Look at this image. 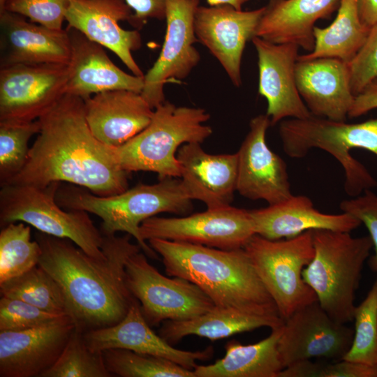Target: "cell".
Here are the masks:
<instances>
[{
  "mask_svg": "<svg viewBox=\"0 0 377 377\" xmlns=\"http://www.w3.org/2000/svg\"><path fill=\"white\" fill-rule=\"evenodd\" d=\"M56 199L62 207L83 210L98 216L102 220L101 230L103 234H129L152 258H157V253L142 239L141 223L163 212L185 214L190 210L192 200L178 177L161 179L154 184H139L108 196L97 195L75 187H59Z\"/></svg>",
  "mask_w": 377,
  "mask_h": 377,
  "instance_id": "277c9868",
  "label": "cell"
},
{
  "mask_svg": "<svg viewBox=\"0 0 377 377\" xmlns=\"http://www.w3.org/2000/svg\"><path fill=\"white\" fill-rule=\"evenodd\" d=\"M252 43L258 54V93L267 102L266 114L271 126L286 118L304 119L311 113L302 100L295 79L299 46L275 44L254 36Z\"/></svg>",
  "mask_w": 377,
  "mask_h": 377,
  "instance_id": "d6986e66",
  "label": "cell"
},
{
  "mask_svg": "<svg viewBox=\"0 0 377 377\" xmlns=\"http://www.w3.org/2000/svg\"><path fill=\"white\" fill-rule=\"evenodd\" d=\"M377 108V80L371 82L355 96L348 117L355 118Z\"/></svg>",
  "mask_w": 377,
  "mask_h": 377,
  "instance_id": "7bdbcfd3",
  "label": "cell"
},
{
  "mask_svg": "<svg viewBox=\"0 0 377 377\" xmlns=\"http://www.w3.org/2000/svg\"><path fill=\"white\" fill-rule=\"evenodd\" d=\"M145 241L158 238L221 249L244 248L256 235L249 210L231 205L185 217L152 216L140 226Z\"/></svg>",
  "mask_w": 377,
  "mask_h": 377,
  "instance_id": "8fae6325",
  "label": "cell"
},
{
  "mask_svg": "<svg viewBox=\"0 0 377 377\" xmlns=\"http://www.w3.org/2000/svg\"><path fill=\"white\" fill-rule=\"evenodd\" d=\"M0 293L1 296L24 301L44 311L71 316L61 287L38 265L20 276L1 283Z\"/></svg>",
  "mask_w": 377,
  "mask_h": 377,
  "instance_id": "4dcf8cb0",
  "label": "cell"
},
{
  "mask_svg": "<svg viewBox=\"0 0 377 377\" xmlns=\"http://www.w3.org/2000/svg\"><path fill=\"white\" fill-rule=\"evenodd\" d=\"M7 0H0V11H1L4 7Z\"/></svg>",
  "mask_w": 377,
  "mask_h": 377,
  "instance_id": "bcb514c9",
  "label": "cell"
},
{
  "mask_svg": "<svg viewBox=\"0 0 377 377\" xmlns=\"http://www.w3.org/2000/svg\"><path fill=\"white\" fill-rule=\"evenodd\" d=\"M41 248L32 240L31 228L23 222L10 223L0 232V283L38 265Z\"/></svg>",
  "mask_w": 377,
  "mask_h": 377,
  "instance_id": "1f68e13d",
  "label": "cell"
},
{
  "mask_svg": "<svg viewBox=\"0 0 377 377\" xmlns=\"http://www.w3.org/2000/svg\"><path fill=\"white\" fill-rule=\"evenodd\" d=\"M370 27L360 17L358 0H340L335 20L326 28L314 27L315 47L297 61L337 58L350 64L367 40Z\"/></svg>",
  "mask_w": 377,
  "mask_h": 377,
  "instance_id": "f546056e",
  "label": "cell"
},
{
  "mask_svg": "<svg viewBox=\"0 0 377 377\" xmlns=\"http://www.w3.org/2000/svg\"><path fill=\"white\" fill-rule=\"evenodd\" d=\"M210 118L203 108L176 106L165 101L156 108L150 123L121 146L113 147L121 169L153 172L160 179L180 177L177 153L186 143H202L212 133L205 123Z\"/></svg>",
  "mask_w": 377,
  "mask_h": 377,
  "instance_id": "5b68a950",
  "label": "cell"
},
{
  "mask_svg": "<svg viewBox=\"0 0 377 377\" xmlns=\"http://www.w3.org/2000/svg\"><path fill=\"white\" fill-rule=\"evenodd\" d=\"M133 14L131 24L140 29L149 19H165L166 0H125Z\"/></svg>",
  "mask_w": 377,
  "mask_h": 377,
  "instance_id": "b9f144b4",
  "label": "cell"
},
{
  "mask_svg": "<svg viewBox=\"0 0 377 377\" xmlns=\"http://www.w3.org/2000/svg\"><path fill=\"white\" fill-rule=\"evenodd\" d=\"M270 126L267 114H259L250 121L249 131L237 152V191L250 200H263L274 205L293 193L286 162L266 142Z\"/></svg>",
  "mask_w": 377,
  "mask_h": 377,
  "instance_id": "9a60e30c",
  "label": "cell"
},
{
  "mask_svg": "<svg viewBox=\"0 0 377 377\" xmlns=\"http://www.w3.org/2000/svg\"><path fill=\"white\" fill-rule=\"evenodd\" d=\"M126 274L128 288L150 326L165 320L191 319L215 307L196 285L179 277L163 275L140 251L128 259Z\"/></svg>",
  "mask_w": 377,
  "mask_h": 377,
  "instance_id": "30bf717a",
  "label": "cell"
},
{
  "mask_svg": "<svg viewBox=\"0 0 377 377\" xmlns=\"http://www.w3.org/2000/svg\"><path fill=\"white\" fill-rule=\"evenodd\" d=\"M103 235L105 257L98 259L68 239L36 234L42 251L38 265L58 283L75 327L83 332L117 324L137 300L126 283V264L141 247L129 234Z\"/></svg>",
  "mask_w": 377,
  "mask_h": 377,
  "instance_id": "7a4b0ae2",
  "label": "cell"
},
{
  "mask_svg": "<svg viewBox=\"0 0 377 377\" xmlns=\"http://www.w3.org/2000/svg\"><path fill=\"white\" fill-rule=\"evenodd\" d=\"M103 352L87 345L83 332L75 328L56 362L41 377H111Z\"/></svg>",
  "mask_w": 377,
  "mask_h": 377,
  "instance_id": "836d02e7",
  "label": "cell"
},
{
  "mask_svg": "<svg viewBox=\"0 0 377 377\" xmlns=\"http://www.w3.org/2000/svg\"><path fill=\"white\" fill-rule=\"evenodd\" d=\"M283 323L280 316L255 315L215 306L211 311L191 319L164 321L159 335L171 345L190 335L216 341L262 327L273 329Z\"/></svg>",
  "mask_w": 377,
  "mask_h": 377,
  "instance_id": "f1b7e54d",
  "label": "cell"
},
{
  "mask_svg": "<svg viewBox=\"0 0 377 377\" xmlns=\"http://www.w3.org/2000/svg\"><path fill=\"white\" fill-rule=\"evenodd\" d=\"M339 207L343 212L359 219L369 230L375 251L371 265L377 271V195L371 189H367L363 195L341 201Z\"/></svg>",
  "mask_w": 377,
  "mask_h": 377,
  "instance_id": "60d3db41",
  "label": "cell"
},
{
  "mask_svg": "<svg viewBox=\"0 0 377 377\" xmlns=\"http://www.w3.org/2000/svg\"><path fill=\"white\" fill-rule=\"evenodd\" d=\"M83 336L87 345L94 351L126 349L168 359L190 370L195 369L198 361L207 360L214 353L211 346L198 351L173 347L151 329L138 300L117 324L84 332Z\"/></svg>",
  "mask_w": 377,
  "mask_h": 377,
  "instance_id": "ffe728a7",
  "label": "cell"
},
{
  "mask_svg": "<svg viewBox=\"0 0 377 377\" xmlns=\"http://www.w3.org/2000/svg\"><path fill=\"white\" fill-rule=\"evenodd\" d=\"M71 0H7L3 10L23 15L32 22L53 29L62 24ZM0 11V12H1Z\"/></svg>",
  "mask_w": 377,
  "mask_h": 377,
  "instance_id": "74e56055",
  "label": "cell"
},
{
  "mask_svg": "<svg viewBox=\"0 0 377 377\" xmlns=\"http://www.w3.org/2000/svg\"><path fill=\"white\" fill-rule=\"evenodd\" d=\"M148 242L161 256L169 276L196 285L216 306L280 316L244 248L221 249L158 238Z\"/></svg>",
  "mask_w": 377,
  "mask_h": 377,
  "instance_id": "3957f363",
  "label": "cell"
},
{
  "mask_svg": "<svg viewBox=\"0 0 377 377\" xmlns=\"http://www.w3.org/2000/svg\"><path fill=\"white\" fill-rule=\"evenodd\" d=\"M68 31L71 46L66 94L86 99L108 90L126 89L141 93L144 76L128 74L117 67L104 47L78 30Z\"/></svg>",
  "mask_w": 377,
  "mask_h": 377,
  "instance_id": "d4e9b609",
  "label": "cell"
},
{
  "mask_svg": "<svg viewBox=\"0 0 377 377\" xmlns=\"http://www.w3.org/2000/svg\"><path fill=\"white\" fill-rule=\"evenodd\" d=\"M351 346L343 360L377 366V278L365 299L355 306Z\"/></svg>",
  "mask_w": 377,
  "mask_h": 377,
  "instance_id": "d590c367",
  "label": "cell"
},
{
  "mask_svg": "<svg viewBox=\"0 0 377 377\" xmlns=\"http://www.w3.org/2000/svg\"><path fill=\"white\" fill-rule=\"evenodd\" d=\"M264 11L265 6L244 11L230 5L199 6L196 9L198 41L219 61L236 87L242 84L241 61L246 44L255 36Z\"/></svg>",
  "mask_w": 377,
  "mask_h": 377,
  "instance_id": "2e32d148",
  "label": "cell"
},
{
  "mask_svg": "<svg viewBox=\"0 0 377 377\" xmlns=\"http://www.w3.org/2000/svg\"><path fill=\"white\" fill-rule=\"evenodd\" d=\"M38 120L0 121V183L7 184L26 165L29 141L39 133Z\"/></svg>",
  "mask_w": 377,
  "mask_h": 377,
  "instance_id": "e575fe53",
  "label": "cell"
},
{
  "mask_svg": "<svg viewBox=\"0 0 377 377\" xmlns=\"http://www.w3.org/2000/svg\"><path fill=\"white\" fill-rule=\"evenodd\" d=\"M249 214L255 233L272 240L293 237L315 229L350 232L362 223L346 212L323 213L314 207L309 197L302 195H293L281 202L249 210Z\"/></svg>",
  "mask_w": 377,
  "mask_h": 377,
  "instance_id": "484cf974",
  "label": "cell"
},
{
  "mask_svg": "<svg viewBox=\"0 0 377 377\" xmlns=\"http://www.w3.org/2000/svg\"><path fill=\"white\" fill-rule=\"evenodd\" d=\"M358 11L361 21L367 27L377 23V0H358Z\"/></svg>",
  "mask_w": 377,
  "mask_h": 377,
  "instance_id": "ee69618b",
  "label": "cell"
},
{
  "mask_svg": "<svg viewBox=\"0 0 377 377\" xmlns=\"http://www.w3.org/2000/svg\"><path fill=\"white\" fill-rule=\"evenodd\" d=\"M60 183L45 187L6 184L0 190L1 226L23 222L39 232L71 240L86 253L102 259L103 235L89 216L79 209L66 211L58 204L56 195Z\"/></svg>",
  "mask_w": 377,
  "mask_h": 377,
  "instance_id": "ba28073f",
  "label": "cell"
},
{
  "mask_svg": "<svg viewBox=\"0 0 377 377\" xmlns=\"http://www.w3.org/2000/svg\"><path fill=\"white\" fill-rule=\"evenodd\" d=\"M353 335V329L333 320L318 300L308 304L284 320L278 345L282 366L315 358L341 360Z\"/></svg>",
  "mask_w": 377,
  "mask_h": 377,
  "instance_id": "5bb4252c",
  "label": "cell"
},
{
  "mask_svg": "<svg viewBox=\"0 0 377 377\" xmlns=\"http://www.w3.org/2000/svg\"><path fill=\"white\" fill-rule=\"evenodd\" d=\"M283 325L272 329L267 337L256 343L227 342L222 358L212 364H197L193 369L195 377H279L283 369L278 348Z\"/></svg>",
  "mask_w": 377,
  "mask_h": 377,
  "instance_id": "83f0119b",
  "label": "cell"
},
{
  "mask_svg": "<svg viewBox=\"0 0 377 377\" xmlns=\"http://www.w3.org/2000/svg\"><path fill=\"white\" fill-rule=\"evenodd\" d=\"M103 355L112 376L195 377L193 370L157 356L120 348L105 350Z\"/></svg>",
  "mask_w": 377,
  "mask_h": 377,
  "instance_id": "d6a6232c",
  "label": "cell"
},
{
  "mask_svg": "<svg viewBox=\"0 0 377 377\" xmlns=\"http://www.w3.org/2000/svg\"><path fill=\"white\" fill-rule=\"evenodd\" d=\"M199 3L200 0H166L164 42L158 59L144 75L140 93L153 109L165 101L164 85L186 78L200 60L194 46L198 42L194 17Z\"/></svg>",
  "mask_w": 377,
  "mask_h": 377,
  "instance_id": "4fadbf2b",
  "label": "cell"
},
{
  "mask_svg": "<svg viewBox=\"0 0 377 377\" xmlns=\"http://www.w3.org/2000/svg\"><path fill=\"white\" fill-rule=\"evenodd\" d=\"M249 0H207L209 6L230 5L237 10H242V6Z\"/></svg>",
  "mask_w": 377,
  "mask_h": 377,
  "instance_id": "f6af8a7d",
  "label": "cell"
},
{
  "mask_svg": "<svg viewBox=\"0 0 377 377\" xmlns=\"http://www.w3.org/2000/svg\"><path fill=\"white\" fill-rule=\"evenodd\" d=\"M340 0H269L255 36L275 44L295 43L308 52L315 47L313 28L328 19Z\"/></svg>",
  "mask_w": 377,
  "mask_h": 377,
  "instance_id": "4316f807",
  "label": "cell"
},
{
  "mask_svg": "<svg viewBox=\"0 0 377 377\" xmlns=\"http://www.w3.org/2000/svg\"><path fill=\"white\" fill-rule=\"evenodd\" d=\"M244 249L283 320L298 309L317 301L302 277L315 253L311 230L276 240L256 234Z\"/></svg>",
  "mask_w": 377,
  "mask_h": 377,
  "instance_id": "9c48e42d",
  "label": "cell"
},
{
  "mask_svg": "<svg viewBox=\"0 0 377 377\" xmlns=\"http://www.w3.org/2000/svg\"><path fill=\"white\" fill-rule=\"evenodd\" d=\"M67 64L0 67V121H33L66 94Z\"/></svg>",
  "mask_w": 377,
  "mask_h": 377,
  "instance_id": "7c38bea8",
  "label": "cell"
},
{
  "mask_svg": "<svg viewBox=\"0 0 377 377\" xmlns=\"http://www.w3.org/2000/svg\"><path fill=\"white\" fill-rule=\"evenodd\" d=\"M300 377H377V366L341 360L333 363L305 360L296 366Z\"/></svg>",
  "mask_w": 377,
  "mask_h": 377,
  "instance_id": "f35d334b",
  "label": "cell"
},
{
  "mask_svg": "<svg viewBox=\"0 0 377 377\" xmlns=\"http://www.w3.org/2000/svg\"><path fill=\"white\" fill-rule=\"evenodd\" d=\"M84 114L93 135L117 147L150 123L154 109L140 93L126 89L105 91L84 100Z\"/></svg>",
  "mask_w": 377,
  "mask_h": 377,
  "instance_id": "cb8c5ba5",
  "label": "cell"
},
{
  "mask_svg": "<svg viewBox=\"0 0 377 377\" xmlns=\"http://www.w3.org/2000/svg\"><path fill=\"white\" fill-rule=\"evenodd\" d=\"M133 12L125 0H71L65 15L68 28L78 30L89 39L114 52L137 76L142 70L132 52L142 45L138 30H126L120 21L131 23Z\"/></svg>",
  "mask_w": 377,
  "mask_h": 377,
  "instance_id": "e0dca14e",
  "label": "cell"
},
{
  "mask_svg": "<svg viewBox=\"0 0 377 377\" xmlns=\"http://www.w3.org/2000/svg\"><path fill=\"white\" fill-rule=\"evenodd\" d=\"M68 315L44 311L24 301L1 296L0 331H19L54 323Z\"/></svg>",
  "mask_w": 377,
  "mask_h": 377,
  "instance_id": "8d00e7d4",
  "label": "cell"
},
{
  "mask_svg": "<svg viewBox=\"0 0 377 377\" xmlns=\"http://www.w3.org/2000/svg\"><path fill=\"white\" fill-rule=\"evenodd\" d=\"M75 328L68 316L44 326L0 331V376L41 377L56 362Z\"/></svg>",
  "mask_w": 377,
  "mask_h": 377,
  "instance_id": "ac0fdd59",
  "label": "cell"
},
{
  "mask_svg": "<svg viewBox=\"0 0 377 377\" xmlns=\"http://www.w3.org/2000/svg\"><path fill=\"white\" fill-rule=\"evenodd\" d=\"M349 66L350 87L355 96L377 80V23L370 27L366 42Z\"/></svg>",
  "mask_w": 377,
  "mask_h": 377,
  "instance_id": "ab89813d",
  "label": "cell"
},
{
  "mask_svg": "<svg viewBox=\"0 0 377 377\" xmlns=\"http://www.w3.org/2000/svg\"><path fill=\"white\" fill-rule=\"evenodd\" d=\"M311 232L314 256L302 277L327 313L346 324L354 320L355 293L372 240L370 236L353 237L349 232L315 229Z\"/></svg>",
  "mask_w": 377,
  "mask_h": 377,
  "instance_id": "8992f818",
  "label": "cell"
},
{
  "mask_svg": "<svg viewBox=\"0 0 377 377\" xmlns=\"http://www.w3.org/2000/svg\"><path fill=\"white\" fill-rule=\"evenodd\" d=\"M0 67L14 64H67L71 46L66 29H53L22 15L0 12Z\"/></svg>",
  "mask_w": 377,
  "mask_h": 377,
  "instance_id": "44dd1931",
  "label": "cell"
},
{
  "mask_svg": "<svg viewBox=\"0 0 377 377\" xmlns=\"http://www.w3.org/2000/svg\"><path fill=\"white\" fill-rule=\"evenodd\" d=\"M38 120L40 131L28 161L7 184L45 187L67 182L100 196L128 188L129 172L117 163L113 147L99 141L91 131L84 99L66 94Z\"/></svg>",
  "mask_w": 377,
  "mask_h": 377,
  "instance_id": "6da1fadb",
  "label": "cell"
},
{
  "mask_svg": "<svg viewBox=\"0 0 377 377\" xmlns=\"http://www.w3.org/2000/svg\"><path fill=\"white\" fill-rule=\"evenodd\" d=\"M279 133L283 151L290 158H303L313 148L334 157L343 168V188L348 196H358L377 186L375 178L350 153L359 148L377 156V117L349 124L311 114L304 119H283Z\"/></svg>",
  "mask_w": 377,
  "mask_h": 377,
  "instance_id": "52a82bcc",
  "label": "cell"
},
{
  "mask_svg": "<svg viewBox=\"0 0 377 377\" xmlns=\"http://www.w3.org/2000/svg\"><path fill=\"white\" fill-rule=\"evenodd\" d=\"M295 79L312 115L346 120L355 97L350 87L349 64L331 57L297 61Z\"/></svg>",
  "mask_w": 377,
  "mask_h": 377,
  "instance_id": "603a6c76",
  "label": "cell"
},
{
  "mask_svg": "<svg viewBox=\"0 0 377 377\" xmlns=\"http://www.w3.org/2000/svg\"><path fill=\"white\" fill-rule=\"evenodd\" d=\"M181 182L191 200L204 202L208 209L230 205L237 191V154H211L200 143H186L177 153Z\"/></svg>",
  "mask_w": 377,
  "mask_h": 377,
  "instance_id": "7402d4cb",
  "label": "cell"
}]
</instances>
